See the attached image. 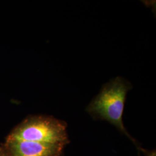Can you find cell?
Instances as JSON below:
<instances>
[{
  "label": "cell",
  "mask_w": 156,
  "mask_h": 156,
  "mask_svg": "<svg viewBox=\"0 0 156 156\" xmlns=\"http://www.w3.org/2000/svg\"><path fill=\"white\" fill-rule=\"evenodd\" d=\"M131 89V85L128 82L116 77L104 85L100 93L91 102L87 111L108 121L129 136L124 126L122 116L126 95Z\"/></svg>",
  "instance_id": "1"
},
{
  "label": "cell",
  "mask_w": 156,
  "mask_h": 156,
  "mask_svg": "<svg viewBox=\"0 0 156 156\" xmlns=\"http://www.w3.org/2000/svg\"><path fill=\"white\" fill-rule=\"evenodd\" d=\"M11 141H30L64 146L69 142L65 122L49 117L28 119L10 136Z\"/></svg>",
  "instance_id": "2"
},
{
  "label": "cell",
  "mask_w": 156,
  "mask_h": 156,
  "mask_svg": "<svg viewBox=\"0 0 156 156\" xmlns=\"http://www.w3.org/2000/svg\"><path fill=\"white\" fill-rule=\"evenodd\" d=\"M13 156H60L63 147L30 141H11Z\"/></svg>",
  "instance_id": "3"
}]
</instances>
